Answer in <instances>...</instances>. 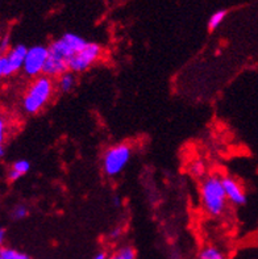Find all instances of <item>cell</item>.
<instances>
[{
  "label": "cell",
  "instance_id": "6da1fadb",
  "mask_svg": "<svg viewBox=\"0 0 258 259\" xmlns=\"http://www.w3.org/2000/svg\"><path fill=\"white\" fill-rule=\"evenodd\" d=\"M200 200L207 213L212 217L222 216L227 208V195L223 187L222 177L206 175L200 183Z\"/></svg>",
  "mask_w": 258,
  "mask_h": 259
},
{
  "label": "cell",
  "instance_id": "7a4b0ae2",
  "mask_svg": "<svg viewBox=\"0 0 258 259\" xmlns=\"http://www.w3.org/2000/svg\"><path fill=\"white\" fill-rule=\"evenodd\" d=\"M54 94V82L46 75L34 78L23 98V109L28 115H36L45 108Z\"/></svg>",
  "mask_w": 258,
  "mask_h": 259
},
{
  "label": "cell",
  "instance_id": "3957f363",
  "mask_svg": "<svg viewBox=\"0 0 258 259\" xmlns=\"http://www.w3.org/2000/svg\"><path fill=\"white\" fill-rule=\"evenodd\" d=\"M132 158V148L128 144L114 145L103 155V171L109 178L118 177L123 172Z\"/></svg>",
  "mask_w": 258,
  "mask_h": 259
},
{
  "label": "cell",
  "instance_id": "277c9868",
  "mask_svg": "<svg viewBox=\"0 0 258 259\" xmlns=\"http://www.w3.org/2000/svg\"><path fill=\"white\" fill-rule=\"evenodd\" d=\"M87 44L88 42L83 37L78 36L76 33H65L61 38L50 44L49 53L53 56L65 59L69 63L70 59L76 56L77 53L81 52Z\"/></svg>",
  "mask_w": 258,
  "mask_h": 259
},
{
  "label": "cell",
  "instance_id": "5b68a950",
  "mask_svg": "<svg viewBox=\"0 0 258 259\" xmlns=\"http://www.w3.org/2000/svg\"><path fill=\"white\" fill-rule=\"evenodd\" d=\"M101 56V46L99 44L88 42L79 53L69 61V71L85 72L91 67L94 63L99 61Z\"/></svg>",
  "mask_w": 258,
  "mask_h": 259
},
{
  "label": "cell",
  "instance_id": "8992f818",
  "mask_svg": "<svg viewBox=\"0 0 258 259\" xmlns=\"http://www.w3.org/2000/svg\"><path fill=\"white\" fill-rule=\"evenodd\" d=\"M48 57H49V46H32L26 53L23 71L30 78H39L44 72Z\"/></svg>",
  "mask_w": 258,
  "mask_h": 259
},
{
  "label": "cell",
  "instance_id": "52a82bcc",
  "mask_svg": "<svg viewBox=\"0 0 258 259\" xmlns=\"http://www.w3.org/2000/svg\"><path fill=\"white\" fill-rule=\"evenodd\" d=\"M26 53H28V48L20 44V45L11 48L4 54L2 61H0V67L3 70L4 76H11L13 74H16L17 71H20V70H23Z\"/></svg>",
  "mask_w": 258,
  "mask_h": 259
},
{
  "label": "cell",
  "instance_id": "ba28073f",
  "mask_svg": "<svg viewBox=\"0 0 258 259\" xmlns=\"http://www.w3.org/2000/svg\"><path fill=\"white\" fill-rule=\"evenodd\" d=\"M223 187L226 190L227 199L235 205H245L246 195L236 179L231 177H222Z\"/></svg>",
  "mask_w": 258,
  "mask_h": 259
},
{
  "label": "cell",
  "instance_id": "9c48e42d",
  "mask_svg": "<svg viewBox=\"0 0 258 259\" xmlns=\"http://www.w3.org/2000/svg\"><path fill=\"white\" fill-rule=\"evenodd\" d=\"M69 71V63L65 59L59 58L57 56H53L49 53V57H48V61L45 63V67H44L43 75L49 76V78H59L61 75H63L65 72Z\"/></svg>",
  "mask_w": 258,
  "mask_h": 259
},
{
  "label": "cell",
  "instance_id": "30bf717a",
  "mask_svg": "<svg viewBox=\"0 0 258 259\" xmlns=\"http://www.w3.org/2000/svg\"><path fill=\"white\" fill-rule=\"evenodd\" d=\"M76 75L74 72L67 71L58 78V90L61 92H70L76 85Z\"/></svg>",
  "mask_w": 258,
  "mask_h": 259
},
{
  "label": "cell",
  "instance_id": "8fae6325",
  "mask_svg": "<svg viewBox=\"0 0 258 259\" xmlns=\"http://www.w3.org/2000/svg\"><path fill=\"white\" fill-rule=\"evenodd\" d=\"M198 259H226V255L223 253L219 247L212 246V245H207V246L202 247L199 251Z\"/></svg>",
  "mask_w": 258,
  "mask_h": 259
},
{
  "label": "cell",
  "instance_id": "7c38bea8",
  "mask_svg": "<svg viewBox=\"0 0 258 259\" xmlns=\"http://www.w3.org/2000/svg\"><path fill=\"white\" fill-rule=\"evenodd\" d=\"M108 259H136V250L129 245H125L108 255Z\"/></svg>",
  "mask_w": 258,
  "mask_h": 259
},
{
  "label": "cell",
  "instance_id": "4fadbf2b",
  "mask_svg": "<svg viewBox=\"0 0 258 259\" xmlns=\"http://www.w3.org/2000/svg\"><path fill=\"white\" fill-rule=\"evenodd\" d=\"M206 163L200 161V159H196V161L191 162V164L189 166V172L194 178H204L206 177Z\"/></svg>",
  "mask_w": 258,
  "mask_h": 259
},
{
  "label": "cell",
  "instance_id": "5bb4252c",
  "mask_svg": "<svg viewBox=\"0 0 258 259\" xmlns=\"http://www.w3.org/2000/svg\"><path fill=\"white\" fill-rule=\"evenodd\" d=\"M0 256L4 259H29V255L11 247H0Z\"/></svg>",
  "mask_w": 258,
  "mask_h": 259
},
{
  "label": "cell",
  "instance_id": "9a60e30c",
  "mask_svg": "<svg viewBox=\"0 0 258 259\" xmlns=\"http://www.w3.org/2000/svg\"><path fill=\"white\" fill-rule=\"evenodd\" d=\"M227 17V11H216L212 16L209 17L208 20V29L215 30L216 28H219L220 24L224 21V19Z\"/></svg>",
  "mask_w": 258,
  "mask_h": 259
},
{
  "label": "cell",
  "instance_id": "2e32d148",
  "mask_svg": "<svg viewBox=\"0 0 258 259\" xmlns=\"http://www.w3.org/2000/svg\"><path fill=\"white\" fill-rule=\"evenodd\" d=\"M11 170L16 171L20 177H24L30 170V162L26 161V159H17V161H15L12 163Z\"/></svg>",
  "mask_w": 258,
  "mask_h": 259
},
{
  "label": "cell",
  "instance_id": "e0dca14e",
  "mask_svg": "<svg viewBox=\"0 0 258 259\" xmlns=\"http://www.w3.org/2000/svg\"><path fill=\"white\" fill-rule=\"evenodd\" d=\"M28 213H29L28 208H26L25 205H23V204H19V205H16V207L11 210V219L16 221L24 220V219L28 216Z\"/></svg>",
  "mask_w": 258,
  "mask_h": 259
},
{
  "label": "cell",
  "instance_id": "ac0fdd59",
  "mask_svg": "<svg viewBox=\"0 0 258 259\" xmlns=\"http://www.w3.org/2000/svg\"><path fill=\"white\" fill-rule=\"evenodd\" d=\"M7 137V121L4 116L0 113V145H3Z\"/></svg>",
  "mask_w": 258,
  "mask_h": 259
},
{
  "label": "cell",
  "instance_id": "d6986e66",
  "mask_svg": "<svg viewBox=\"0 0 258 259\" xmlns=\"http://www.w3.org/2000/svg\"><path fill=\"white\" fill-rule=\"evenodd\" d=\"M10 49V36H3L0 38V52L6 54Z\"/></svg>",
  "mask_w": 258,
  "mask_h": 259
},
{
  "label": "cell",
  "instance_id": "ffe728a7",
  "mask_svg": "<svg viewBox=\"0 0 258 259\" xmlns=\"http://www.w3.org/2000/svg\"><path fill=\"white\" fill-rule=\"evenodd\" d=\"M121 233H123V229H121L120 227L114 228V229L109 232V238H111V240H118V238H120Z\"/></svg>",
  "mask_w": 258,
  "mask_h": 259
},
{
  "label": "cell",
  "instance_id": "44dd1931",
  "mask_svg": "<svg viewBox=\"0 0 258 259\" xmlns=\"http://www.w3.org/2000/svg\"><path fill=\"white\" fill-rule=\"evenodd\" d=\"M6 236H7L6 229H4V228H0V247H3L4 241H6Z\"/></svg>",
  "mask_w": 258,
  "mask_h": 259
},
{
  "label": "cell",
  "instance_id": "7402d4cb",
  "mask_svg": "<svg viewBox=\"0 0 258 259\" xmlns=\"http://www.w3.org/2000/svg\"><path fill=\"white\" fill-rule=\"evenodd\" d=\"M92 259H108V254L104 253V251H100V253L96 254Z\"/></svg>",
  "mask_w": 258,
  "mask_h": 259
},
{
  "label": "cell",
  "instance_id": "603a6c76",
  "mask_svg": "<svg viewBox=\"0 0 258 259\" xmlns=\"http://www.w3.org/2000/svg\"><path fill=\"white\" fill-rule=\"evenodd\" d=\"M112 201H114L115 207H120L121 205V197L120 196H114Z\"/></svg>",
  "mask_w": 258,
  "mask_h": 259
},
{
  "label": "cell",
  "instance_id": "cb8c5ba5",
  "mask_svg": "<svg viewBox=\"0 0 258 259\" xmlns=\"http://www.w3.org/2000/svg\"><path fill=\"white\" fill-rule=\"evenodd\" d=\"M4 153H6V151H4V146L3 145H0V158H3Z\"/></svg>",
  "mask_w": 258,
  "mask_h": 259
},
{
  "label": "cell",
  "instance_id": "d4e9b609",
  "mask_svg": "<svg viewBox=\"0 0 258 259\" xmlns=\"http://www.w3.org/2000/svg\"><path fill=\"white\" fill-rule=\"evenodd\" d=\"M3 56H4V54H3V53H2V52H0V61H2V58H3Z\"/></svg>",
  "mask_w": 258,
  "mask_h": 259
},
{
  "label": "cell",
  "instance_id": "484cf974",
  "mask_svg": "<svg viewBox=\"0 0 258 259\" xmlns=\"http://www.w3.org/2000/svg\"><path fill=\"white\" fill-rule=\"evenodd\" d=\"M0 38H2V28H0Z\"/></svg>",
  "mask_w": 258,
  "mask_h": 259
},
{
  "label": "cell",
  "instance_id": "4316f807",
  "mask_svg": "<svg viewBox=\"0 0 258 259\" xmlns=\"http://www.w3.org/2000/svg\"><path fill=\"white\" fill-rule=\"evenodd\" d=\"M0 259H4V258H3V256H0Z\"/></svg>",
  "mask_w": 258,
  "mask_h": 259
}]
</instances>
